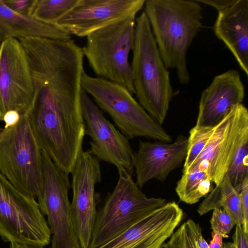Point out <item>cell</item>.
Masks as SVG:
<instances>
[{
	"instance_id": "ac0fdd59",
	"label": "cell",
	"mask_w": 248,
	"mask_h": 248,
	"mask_svg": "<svg viewBox=\"0 0 248 248\" xmlns=\"http://www.w3.org/2000/svg\"><path fill=\"white\" fill-rule=\"evenodd\" d=\"M213 30L248 76V0H236L232 5L219 12Z\"/></svg>"
},
{
	"instance_id": "3957f363",
	"label": "cell",
	"mask_w": 248,
	"mask_h": 248,
	"mask_svg": "<svg viewBox=\"0 0 248 248\" xmlns=\"http://www.w3.org/2000/svg\"><path fill=\"white\" fill-rule=\"evenodd\" d=\"M132 51L131 66L135 94L143 109L162 125L173 90L168 69L160 54L144 11L136 19Z\"/></svg>"
},
{
	"instance_id": "30bf717a",
	"label": "cell",
	"mask_w": 248,
	"mask_h": 248,
	"mask_svg": "<svg viewBox=\"0 0 248 248\" xmlns=\"http://www.w3.org/2000/svg\"><path fill=\"white\" fill-rule=\"evenodd\" d=\"M248 132V111L242 104L234 107L215 127L203 150L186 173L206 171L215 186L225 177L244 135Z\"/></svg>"
},
{
	"instance_id": "1f68e13d",
	"label": "cell",
	"mask_w": 248,
	"mask_h": 248,
	"mask_svg": "<svg viewBox=\"0 0 248 248\" xmlns=\"http://www.w3.org/2000/svg\"><path fill=\"white\" fill-rule=\"evenodd\" d=\"M212 239L209 244V248H222L223 238L218 234L212 233Z\"/></svg>"
},
{
	"instance_id": "4dcf8cb0",
	"label": "cell",
	"mask_w": 248,
	"mask_h": 248,
	"mask_svg": "<svg viewBox=\"0 0 248 248\" xmlns=\"http://www.w3.org/2000/svg\"><path fill=\"white\" fill-rule=\"evenodd\" d=\"M20 114L16 111H10L5 114L3 121L5 123V127L13 125L16 124L20 118Z\"/></svg>"
},
{
	"instance_id": "484cf974",
	"label": "cell",
	"mask_w": 248,
	"mask_h": 248,
	"mask_svg": "<svg viewBox=\"0 0 248 248\" xmlns=\"http://www.w3.org/2000/svg\"><path fill=\"white\" fill-rule=\"evenodd\" d=\"M210 224L213 234H218L222 238H227L235 223L231 216L224 209L213 210Z\"/></svg>"
},
{
	"instance_id": "cb8c5ba5",
	"label": "cell",
	"mask_w": 248,
	"mask_h": 248,
	"mask_svg": "<svg viewBox=\"0 0 248 248\" xmlns=\"http://www.w3.org/2000/svg\"><path fill=\"white\" fill-rule=\"evenodd\" d=\"M202 232L200 225L189 219L174 232L162 248H198L196 240Z\"/></svg>"
},
{
	"instance_id": "6da1fadb",
	"label": "cell",
	"mask_w": 248,
	"mask_h": 248,
	"mask_svg": "<svg viewBox=\"0 0 248 248\" xmlns=\"http://www.w3.org/2000/svg\"><path fill=\"white\" fill-rule=\"evenodd\" d=\"M33 98L27 114L42 152L67 174L82 149L85 126L81 104L83 59L67 50L47 49L30 54Z\"/></svg>"
},
{
	"instance_id": "9a60e30c",
	"label": "cell",
	"mask_w": 248,
	"mask_h": 248,
	"mask_svg": "<svg viewBox=\"0 0 248 248\" xmlns=\"http://www.w3.org/2000/svg\"><path fill=\"white\" fill-rule=\"evenodd\" d=\"M183 209L166 202L115 238L97 248H162L181 222Z\"/></svg>"
},
{
	"instance_id": "9c48e42d",
	"label": "cell",
	"mask_w": 248,
	"mask_h": 248,
	"mask_svg": "<svg viewBox=\"0 0 248 248\" xmlns=\"http://www.w3.org/2000/svg\"><path fill=\"white\" fill-rule=\"evenodd\" d=\"M42 153L43 182L37 201L42 213L47 216L51 248H81L72 219L69 174L58 168L45 153Z\"/></svg>"
},
{
	"instance_id": "d4e9b609",
	"label": "cell",
	"mask_w": 248,
	"mask_h": 248,
	"mask_svg": "<svg viewBox=\"0 0 248 248\" xmlns=\"http://www.w3.org/2000/svg\"><path fill=\"white\" fill-rule=\"evenodd\" d=\"M215 126H201L195 125L190 130L188 138L187 153L184 163L183 172L188 168L203 150Z\"/></svg>"
},
{
	"instance_id": "7a4b0ae2",
	"label": "cell",
	"mask_w": 248,
	"mask_h": 248,
	"mask_svg": "<svg viewBox=\"0 0 248 248\" xmlns=\"http://www.w3.org/2000/svg\"><path fill=\"white\" fill-rule=\"evenodd\" d=\"M144 6L166 66L176 70L181 84H187L186 54L202 27L201 3L196 0H146Z\"/></svg>"
},
{
	"instance_id": "f546056e",
	"label": "cell",
	"mask_w": 248,
	"mask_h": 248,
	"mask_svg": "<svg viewBox=\"0 0 248 248\" xmlns=\"http://www.w3.org/2000/svg\"><path fill=\"white\" fill-rule=\"evenodd\" d=\"M198 2L210 5L216 8L218 13L232 5L236 0H196Z\"/></svg>"
},
{
	"instance_id": "4fadbf2b",
	"label": "cell",
	"mask_w": 248,
	"mask_h": 248,
	"mask_svg": "<svg viewBox=\"0 0 248 248\" xmlns=\"http://www.w3.org/2000/svg\"><path fill=\"white\" fill-rule=\"evenodd\" d=\"M81 104L85 134L90 137V153L98 160L133 173L134 152L128 139L107 120L83 90Z\"/></svg>"
},
{
	"instance_id": "5bb4252c",
	"label": "cell",
	"mask_w": 248,
	"mask_h": 248,
	"mask_svg": "<svg viewBox=\"0 0 248 248\" xmlns=\"http://www.w3.org/2000/svg\"><path fill=\"white\" fill-rule=\"evenodd\" d=\"M145 0H78L55 24L70 35L87 37L93 32L129 18H136Z\"/></svg>"
},
{
	"instance_id": "2e32d148",
	"label": "cell",
	"mask_w": 248,
	"mask_h": 248,
	"mask_svg": "<svg viewBox=\"0 0 248 248\" xmlns=\"http://www.w3.org/2000/svg\"><path fill=\"white\" fill-rule=\"evenodd\" d=\"M187 149L188 138L182 135L172 142L139 140L132 156L137 185L141 188L152 179L165 181L185 161Z\"/></svg>"
},
{
	"instance_id": "4316f807",
	"label": "cell",
	"mask_w": 248,
	"mask_h": 248,
	"mask_svg": "<svg viewBox=\"0 0 248 248\" xmlns=\"http://www.w3.org/2000/svg\"><path fill=\"white\" fill-rule=\"evenodd\" d=\"M222 248H248V232L242 226H236L232 236V241L223 243Z\"/></svg>"
},
{
	"instance_id": "44dd1931",
	"label": "cell",
	"mask_w": 248,
	"mask_h": 248,
	"mask_svg": "<svg viewBox=\"0 0 248 248\" xmlns=\"http://www.w3.org/2000/svg\"><path fill=\"white\" fill-rule=\"evenodd\" d=\"M214 184L206 171L197 170L183 173L177 183L175 192L181 201L193 204L209 194L214 187Z\"/></svg>"
},
{
	"instance_id": "d6a6232c",
	"label": "cell",
	"mask_w": 248,
	"mask_h": 248,
	"mask_svg": "<svg viewBox=\"0 0 248 248\" xmlns=\"http://www.w3.org/2000/svg\"><path fill=\"white\" fill-rule=\"evenodd\" d=\"M10 248H44V247L12 242H10Z\"/></svg>"
},
{
	"instance_id": "ffe728a7",
	"label": "cell",
	"mask_w": 248,
	"mask_h": 248,
	"mask_svg": "<svg viewBox=\"0 0 248 248\" xmlns=\"http://www.w3.org/2000/svg\"><path fill=\"white\" fill-rule=\"evenodd\" d=\"M217 208L226 210L233 219L236 226L243 225L239 193L226 176L205 197L197 211L202 216Z\"/></svg>"
},
{
	"instance_id": "8fae6325",
	"label": "cell",
	"mask_w": 248,
	"mask_h": 248,
	"mask_svg": "<svg viewBox=\"0 0 248 248\" xmlns=\"http://www.w3.org/2000/svg\"><path fill=\"white\" fill-rule=\"evenodd\" d=\"M33 98V82L26 53L17 39L1 43L0 49V121L16 111L27 115Z\"/></svg>"
},
{
	"instance_id": "8992f818",
	"label": "cell",
	"mask_w": 248,
	"mask_h": 248,
	"mask_svg": "<svg viewBox=\"0 0 248 248\" xmlns=\"http://www.w3.org/2000/svg\"><path fill=\"white\" fill-rule=\"evenodd\" d=\"M42 152L27 114L15 124L0 127V172L22 192L37 199L43 186Z\"/></svg>"
},
{
	"instance_id": "277c9868",
	"label": "cell",
	"mask_w": 248,
	"mask_h": 248,
	"mask_svg": "<svg viewBox=\"0 0 248 248\" xmlns=\"http://www.w3.org/2000/svg\"><path fill=\"white\" fill-rule=\"evenodd\" d=\"M116 185L97 212L88 248H97L126 231L166 203L161 198H149L132 178V174L119 169Z\"/></svg>"
},
{
	"instance_id": "7402d4cb",
	"label": "cell",
	"mask_w": 248,
	"mask_h": 248,
	"mask_svg": "<svg viewBox=\"0 0 248 248\" xmlns=\"http://www.w3.org/2000/svg\"><path fill=\"white\" fill-rule=\"evenodd\" d=\"M78 0H35L30 16L41 21L55 23L77 4Z\"/></svg>"
},
{
	"instance_id": "ba28073f",
	"label": "cell",
	"mask_w": 248,
	"mask_h": 248,
	"mask_svg": "<svg viewBox=\"0 0 248 248\" xmlns=\"http://www.w3.org/2000/svg\"><path fill=\"white\" fill-rule=\"evenodd\" d=\"M0 236L5 242L43 247L51 238L36 199L17 188L0 172Z\"/></svg>"
},
{
	"instance_id": "7c38bea8",
	"label": "cell",
	"mask_w": 248,
	"mask_h": 248,
	"mask_svg": "<svg viewBox=\"0 0 248 248\" xmlns=\"http://www.w3.org/2000/svg\"><path fill=\"white\" fill-rule=\"evenodd\" d=\"M73 199L71 210L81 248L90 243L97 214L95 186L102 179L99 160L88 151L80 153L71 172Z\"/></svg>"
},
{
	"instance_id": "836d02e7",
	"label": "cell",
	"mask_w": 248,
	"mask_h": 248,
	"mask_svg": "<svg viewBox=\"0 0 248 248\" xmlns=\"http://www.w3.org/2000/svg\"><path fill=\"white\" fill-rule=\"evenodd\" d=\"M196 242L198 248H209V244L204 238L202 232L198 235Z\"/></svg>"
},
{
	"instance_id": "603a6c76",
	"label": "cell",
	"mask_w": 248,
	"mask_h": 248,
	"mask_svg": "<svg viewBox=\"0 0 248 248\" xmlns=\"http://www.w3.org/2000/svg\"><path fill=\"white\" fill-rule=\"evenodd\" d=\"M248 132L243 136L225 176L238 192L245 180L248 178Z\"/></svg>"
},
{
	"instance_id": "f1b7e54d",
	"label": "cell",
	"mask_w": 248,
	"mask_h": 248,
	"mask_svg": "<svg viewBox=\"0 0 248 248\" xmlns=\"http://www.w3.org/2000/svg\"><path fill=\"white\" fill-rule=\"evenodd\" d=\"M4 3L15 12L30 16L35 0H3Z\"/></svg>"
},
{
	"instance_id": "e575fe53",
	"label": "cell",
	"mask_w": 248,
	"mask_h": 248,
	"mask_svg": "<svg viewBox=\"0 0 248 248\" xmlns=\"http://www.w3.org/2000/svg\"><path fill=\"white\" fill-rule=\"evenodd\" d=\"M1 43V42H0V49Z\"/></svg>"
},
{
	"instance_id": "5b68a950",
	"label": "cell",
	"mask_w": 248,
	"mask_h": 248,
	"mask_svg": "<svg viewBox=\"0 0 248 248\" xmlns=\"http://www.w3.org/2000/svg\"><path fill=\"white\" fill-rule=\"evenodd\" d=\"M82 90L97 106L111 117L119 130L129 140L138 137L170 142L171 138L125 88L107 79L93 77L84 71Z\"/></svg>"
},
{
	"instance_id": "d6986e66",
	"label": "cell",
	"mask_w": 248,
	"mask_h": 248,
	"mask_svg": "<svg viewBox=\"0 0 248 248\" xmlns=\"http://www.w3.org/2000/svg\"><path fill=\"white\" fill-rule=\"evenodd\" d=\"M27 37L71 39V35L58 25L18 14L6 6L3 0H0V42L9 38Z\"/></svg>"
},
{
	"instance_id": "e0dca14e",
	"label": "cell",
	"mask_w": 248,
	"mask_h": 248,
	"mask_svg": "<svg viewBox=\"0 0 248 248\" xmlns=\"http://www.w3.org/2000/svg\"><path fill=\"white\" fill-rule=\"evenodd\" d=\"M244 97L245 88L237 70L216 76L202 93L196 125L215 126L234 107L242 104Z\"/></svg>"
},
{
	"instance_id": "83f0119b",
	"label": "cell",
	"mask_w": 248,
	"mask_h": 248,
	"mask_svg": "<svg viewBox=\"0 0 248 248\" xmlns=\"http://www.w3.org/2000/svg\"><path fill=\"white\" fill-rule=\"evenodd\" d=\"M238 192L243 219L242 227L248 232V178L245 180Z\"/></svg>"
},
{
	"instance_id": "52a82bcc",
	"label": "cell",
	"mask_w": 248,
	"mask_h": 248,
	"mask_svg": "<svg viewBox=\"0 0 248 248\" xmlns=\"http://www.w3.org/2000/svg\"><path fill=\"white\" fill-rule=\"evenodd\" d=\"M136 18L118 22L87 37L84 57L98 78L117 83L135 94L129 55L135 38Z\"/></svg>"
}]
</instances>
